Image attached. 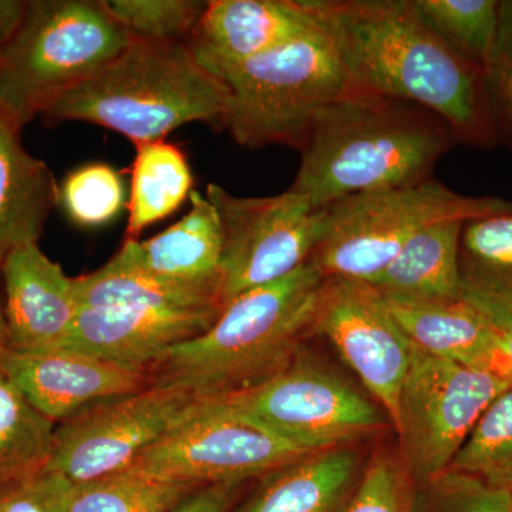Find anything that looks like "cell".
<instances>
[{
  "mask_svg": "<svg viewBox=\"0 0 512 512\" xmlns=\"http://www.w3.org/2000/svg\"><path fill=\"white\" fill-rule=\"evenodd\" d=\"M356 92L417 104L457 141L491 146L498 127L485 72L426 25L413 0H312Z\"/></svg>",
  "mask_w": 512,
  "mask_h": 512,
  "instance_id": "6da1fadb",
  "label": "cell"
},
{
  "mask_svg": "<svg viewBox=\"0 0 512 512\" xmlns=\"http://www.w3.org/2000/svg\"><path fill=\"white\" fill-rule=\"evenodd\" d=\"M431 111L369 93H350L323 111L301 148L291 190L318 210L353 195L430 180L456 143Z\"/></svg>",
  "mask_w": 512,
  "mask_h": 512,
  "instance_id": "7a4b0ae2",
  "label": "cell"
},
{
  "mask_svg": "<svg viewBox=\"0 0 512 512\" xmlns=\"http://www.w3.org/2000/svg\"><path fill=\"white\" fill-rule=\"evenodd\" d=\"M322 274L309 264L238 295L210 328L174 346L147 370L150 384L202 399L251 389L285 369L312 335Z\"/></svg>",
  "mask_w": 512,
  "mask_h": 512,
  "instance_id": "3957f363",
  "label": "cell"
},
{
  "mask_svg": "<svg viewBox=\"0 0 512 512\" xmlns=\"http://www.w3.org/2000/svg\"><path fill=\"white\" fill-rule=\"evenodd\" d=\"M227 106V87L197 62L187 43L133 39L42 116L97 124L140 146L163 141L175 128L195 121L221 126Z\"/></svg>",
  "mask_w": 512,
  "mask_h": 512,
  "instance_id": "277c9868",
  "label": "cell"
},
{
  "mask_svg": "<svg viewBox=\"0 0 512 512\" xmlns=\"http://www.w3.org/2000/svg\"><path fill=\"white\" fill-rule=\"evenodd\" d=\"M220 80L228 90L221 127L248 148H302L320 114L356 92L320 19L315 28L232 67Z\"/></svg>",
  "mask_w": 512,
  "mask_h": 512,
  "instance_id": "5b68a950",
  "label": "cell"
},
{
  "mask_svg": "<svg viewBox=\"0 0 512 512\" xmlns=\"http://www.w3.org/2000/svg\"><path fill=\"white\" fill-rule=\"evenodd\" d=\"M133 37L97 0H33L0 49V116L22 128L99 73Z\"/></svg>",
  "mask_w": 512,
  "mask_h": 512,
  "instance_id": "8992f818",
  "label": "cell"
},
{
  "mask_svg": "<svg viewBox=\"0 0 512 512\" xmlns=\"http://www.w3.org/2000/svg\"><path fill=\"white\" fill-rule=\"evenodd\" d=\"M510 211L512 201L467 197L433 178L413 187L353 195L325 208V227L309 264L323 278L370 284L421 229Z\"/></svg>",
  "mask_w": 512,
  "mask_h": 512,
  "instance_id": "52a82bcc",
  "label": "cell"
},
{
  "mask_svg": "<svg viewBox=\"0 0 512 512\" xmlns=\"http://www.w3.org/2000/svg\"><path fill=\"white\" fill-rule=\"evenodd\" d=\"M228 412L303 453H316L373 436L389 417L355 387L308 356L251 389L220 397Z\"/></svg>",
  "mask_w": 512,
  "mask_h": 512,
  "instance_id": "ba28073f",
  "label": "cell"
},
{
  "mask_svg": "<svg viewBox=\"0 0 512 512\" xmlns=\"http://www.w3.org/2000/svg\"><path fill=\"white\" fill-rule=\"evenodd\" d=\"M511 387L474 369L414 348L393 427L404 466L416 483L450 468L485 410Z\"/></svg>",
  "mask_w": 512,
  "mask_h": 512,
  "instance_id": "9c48e42d",
  "label": "cell"
},
{
  "mask_svg": "<svg viewBox=\"0 0 512 512\" xmlns=\"http://www.w3.org/2000/svg\"><path fill=\"white\" fill-rule=\"evenodd\" d=\"M205 197L222 229V305L308 264L325 227L318 210L298 192L237 197L210 184Z\"/></svg>",
  "mask_w": 512,
  "mask_h": 512,
  "instance_id": "30bf717a",
  "label": "cell"
},
{
  "mask_svg": "<svg viewBox=\"0 0 512 512\" xmlns=\"http://www.w3.org/2000/svg\"><path fill=\"white\" fill-rule=\"evenodd\" d=\"M211 400L181 387L150 384L100 404L56 429L45 470L73 484L128 470L144 451L194 419Z\"/></svg>",
  "mask_w": 512,
  "mask_h": 512,
  "instance_id": "8fae6325",
  "label": "cell"
},
{
  "mask_svg": "<svg viewBox=\"0 0 512 512\" xmlns=\"http://www.w3.org/2000/svg\"><path fill=\"white\" fill-rule=\"evenodd\" d=\"M308 453L228 412L220 397L144 451L133 470L191 485L251 483Z\"/></svg>",
  "mask_w": 512,
  "mask_h": 512,
  "instance_id": "7c38bea8",
  "label": "cell"
},
{
  "mask_svg": "<svg viewBox=\"0 0 512 512\" xmlns=\"http://www.w3.org/2000/svg\"><path fill=\"white\" fill-rule=\"evenodd\" d=\"M312 335L332 342L393 426L412 343L383 296L367 282L325 278Z\"/></svg>",
  "mask_w": 512,
  "mask_h": 512,
  "instance_id": "4fadbf2b",
  "label": "cell"
},
{
  "mask_svg": "<svg viewBox=\"0 0 512 512\" xmlns=\"http://www.w3.org/2000/svg\"><path fill=\"white\" fill-rule=\"evenodd\" d=\"M0 370L52 421H67L150 386V375L66 348L0 350Z\"/></svg>",
  "mask_w": 512,
  "mask_h": 512,
  "instance_id": "5bb4252c",
  "label": "cell"
},
{
  "mask_svg": "<svg viewBox=\"0 0 512 512\" xmlns=\"http://www.w3.org/2000/svg\"><path fill=\"white\" fill-rule=\"evenodd\" d=\"M221 311L79 306L62 348L147 372L168 350L204 333Z\"/></svg>",
  "mask_w": 512,
  "mask_h": 512,
  "instance_id": "9a60e30c",
  "label": "cell"
},
{
  "mask_svg": "<svg viewBox=\"0 0 512 512\" xmlns=\"http://www.w3.org/2000/svg\"><path fill=\"white\" fill-rule=\"evenodd\" d=\"M318 23L311 0H212L187 46L220 80L232 67L284 45Z\"/></svg>",
  "mask_w": 512,
  "mask_h": 512,
  "instance_id": "2e32d148",
  "label": "cell"
},
{
  "mask_svg": "<svg viewBox=\"0 0 512 512\" xmlns=\"http://www.w3.org/2000/svg\"><path fill=\"white\" fill-rule=\"evenodd\" d=\"M0 275L5 286L6 348H62L79 311L74 278L37 244L13 249L0 265Z\"/></svg>",
  "mask_w": 512,
  "mask_h": 512,
  "instance_id": "e0dca14e",
  "label": "cell"
},
{
  "mask_svg": "<svg viewBox=\"0 0 512 512\" xmlns=\"http://www.w3.org/2000/svg\"><path fill=\"white\" fill-rule=\"evenodd\" d=\"M190 198L191 210L177 224L146 241L127 239L103 266L111 271L208 282L220 285L222 291L220 217L205 195L192 191Z\"/></svg>",
  "mask_w": 512,
  "mask_h": 512,
  "instance_id": "ac0fdd59",
  "label": "cell"
},
{
  "mask_svg": "<svg viewBox=\"0 0 512 512\" xmlns=\"http://www.w3.org/2000/svg\"><path fill=\"white\" fill-rule=\"evenodd\" d=\"M362 471L352 446L306 454L259 478L232 512H343Z\"/></svg>",
  "mask_w": 512,
  "mask_h": 512,
  "instance_id": "d6986e66",
  "label": "cell"
},
{
  "mask_svg": "<svg viewBox=\"0 0 512 512\" xmlns=\"http://www.w3.org/2000/svg\"><path fill=\"white\" fill-rule=\"evenodd\" d=\"M57 204L52 171L25 150L20 130L0 116V265L13 249L37 244Z\"/></svg>",
  "mask_w": 512,
  "mask_h": 512,
  "instance_id": "ffe728a7",
  "label": "cell"
},
{
  "mask_svg": "<svg viewBox=\"0 0 512 512\" xmlns=\"http://www.w3.org/2000/svg\"><path fill=\"white\" fill-rule=\"evenodd\" d=\"M384 302L414 348L490 372L497 348V330L487 316L463 296L450 301L384 299Z\"/></svg>",
  "mask_w": 512,
  "mask_h": 512,
  "instance_id": "44dd1931",
  "label": "cell"
},
{
  "mask_svg": "<svg viewBox=\"0 0 512 512\" xmlns=\"http://www.w3.org/2000/svg\"><path fill=\"white\" fill-rule=\"evenodd\" d=\"M466 221L421 229L370 285L387 301H450L463 296L460 235Z\"/></svg>",
  "mask_w": 512,
  "mask_h": 512,
  "instance_id": "7402d4cb",
  "label": "cell"
},
{
  "mask_svg": "<svg viewBox=\"0 0 512 512\" xmlns=\"http://www.w3.org/2000/svg\"><path fill=\"white\" fill-rule=\"evenodd\" d=\"M79 306L151 308L170 311L222 309L221 286L208 282L177 281L141 272L111 271L101 266L74 278Z\"/></svg>",
  "mask_w": 512,
  "mask_h": 512,
  "instance_id": "603a6c76",
  "label": "cell"
},
{
  "mask_svg": "<svg viewBox=\"0 0 512 512\" xmlns=\"http://www.w3.org/2000/svg\"><path fill=\"white\" fill-rule=\"evenodd\" d=\"M130 198H128L127 239H137L144 229L173 214L191 195V168L173 144L136 146Z\"/></svg>",
  "mask_w": 512,
  "mask_h": 512,
  "instance_id": "cb8c5ba5",
  "label": "cell"
},
{
  "mask_svg": "<svg viewBox=\"0 0 512 512\" xmlns=\"http://www.w3.org/2000/svg\"><path fill=\"white\" fill-rule=\"evenodd\" d=\"M55 421L36 410L0 370V491L45 470Z\"/></svg>",
  "mask_w": 512,
  "mask_h": 512,
  "instance_id": "d4e9b609",
  "label": "cell"
},
{
  "mask_svg": "<svg viewBox=\"0 0 512 512\" xmlns=\"http://www.w3.org/2000/svg\"><path fill=\"white\" fill-rule=\"evenodd\" d=\"M198 488L128 468L73 484L69 512H168Z\"/></svg>",
  "mask_w": 512,
  "mask_h": 512,
  "instance_id": "484cf974",
  "label": "cell"
},
{
  "mask_svg": "<svg viewBox=\"0 0 512 512\" xmlns=\"http://www.w3.org/2000/svg\"><path fill=\"white\" fill-rule=\"evenodd\" d=\"M421 19L458 56L485 72L500 32L501 2L413 0Z\"/></svg>",
  "mask_w": 512,
  "mask_h": 512,
  "instance_id": "4316f807",
  "label": "cell"
},
{
  "mask_svg": "<svg viewBox=\"0 0 512 512\" xmlns=\"http://www.w3.org/2000/svg\"><path fill=\"white\" fill-rule=\"evenodd\" d=\"M460 272L463 289L512 293V211L464 222Z\"/></svg>",
  "mask_w": 512,
  "mask_h": 512,
  "instance_id": "83f0119b",
  "label": "cell"
},
{
  "mask_svg": "<svg viewBox=\"0 0 512 512\" xmlns=\"http://www.w3.org/2000/svg\"><path fill=\"white\" fill-rule=\"evenodd\" d=\"M448 470L512 490V386L488 406Z\"/></svg>",
  "mask_w": 512,
  "mask_h": 512,
  "instance_id": "f1b7e54d",
  "label": "cell"
},
{
  "mask_svg": "<svg viewBox=\"0 0 512 512\" xmlns=\"http://www.w3.org/2000/svg\"><path fill=\"white\" fill-rule=\"evenodd\" d=\"M59 204L74 224L103 227L123 211L126 187L121 175L110 165L86 164L67 175L60 185Z\"/></svg>",
  "mask_w": 512,
  "mask_h": 512,
  "instance_id": "f546056e",
  "label": "cell"
},
{
  "mask_svg": "<svg viewBox=\"0 0 512 512\" xmlns=\"http://www.w3.org/2000/svg\"><path fill=\"white\" fill-rule=\"evenodd\" d=\"M111 16L136 40L184 42L207 8L195 0H104Z\"/></svg>",
  "mask_w": 512,
  "mask_h": 512,
  "instance_id": "4dcf8cb0",
  "label": "cell"
},
{
  "mask_svg": "<svg viewBox=\"0 0 512 512\" xmlns=\"http://www.w3.org/2000/svg\"><path fill=\"white\" fill-rule=\"evenodd\" d=\"M412 512H512V490L447 470L416 483Z\"/></svg>",
  "mask_w": 512,
  "mask_h": 512,
  "instance_id": "1f68e13d",
  "label": "cell"
},
{
  "mask_svg": "<svg viewBox=\"0 0 512 512\" xmlns=\"http://www.w3.org/2000/svg\"><path fill=\"white\" fill-rule=\"evenodd\" d=\"M416 481L399 453L373 454L343 512H412Z\"/></svg>",
  "mask_w": 512,
  "mask_h": 512,
  "instance_id": "d6a6232c",
  "label": "cell"
},
{
  "mask_svg": "<svg viewBox=\"0 0 512 512\" xmlns=\"http://www.w3.org/2000/svg\"><path fill=\"white\" fill-rule=\"evenodd\" d=\"M72 490L62 474L43 470L0 491V512H69Z\"/></svg>",
  "mask_w": 512,
  "mask_h": 512,
  "instance_id": "836d02e7",
  "label": "cell"
},
{
  "mask_svg": "<svg viewBox=\"0 0 512 512\" xmlns=\"http://www.w3.org/2000/svg\"><path fill=\"white\" fill-rule=\"evenodd\" d=\"M485 86L495 124L512 136V0L501 2L500 32L493 57L485 67Z\"/></svg>",
  "mask_w": 512,
  "mask_h": 512,
  "instance_id": "e575fe53",
  "label": "cell"
},
{
  "mask_svg": "<svg viewBox=\"0 0 512 512\" xmlns=\"http://www.w3.org/2000/svg\"><path fill=\"white\" fill-rule=\"evenodd\" d=\"M463 298L476 305L497 330V348L490 372L512 386V293L463 289Z\"/></svg>",
  "mask_w": 512,
  "mask_h": 512,
  "instance_id": "d590c367",
  "label": "cell"
},
{
  "mask_svg": "<svg viewBox=\"0 0 512 512\" xmlns=\"http://www.w3.org/2000/svg\"><path fill=\"white\" fill-rule=\"evenodd\" d=\"M248 483H221L198 488L183 503L168 512H232Z\"/></svg>",
  "mask_w": 512,
  "mask_h": 512,
  "instance_id": "8d00e7d4",
  "label": "cell"
},
{
  "mask_svg": "<svg viewBox=\"0 0 512 512\" xmlns=\"http://www.w3.org/2000/svg\"><path fill=\"white\" fill-rule=\"evenodd\" d=\"M28 9L26 0H0V49L8 45L22 28Z\"/></svg>",
  "mask_w": 512,
  "mask_h": 512,
  "instance_id": "74e56055",
  "label": "cell"
},
{
  "mask_svg": "<svg viewBox=\"0 0 512 512\" xmlns=\"http://www.w3.org/2000/svg\"><path fill=\"white\" fill-rule=\"evenodd\" d=\"M8 346V326H6L5 306L0 298V350Z\"/></svg>",
  "mask_w": 512,
  "mask_h": 512,
  "instance_id": "f35d334b",
  "label": "cell"
}]
</instances>
